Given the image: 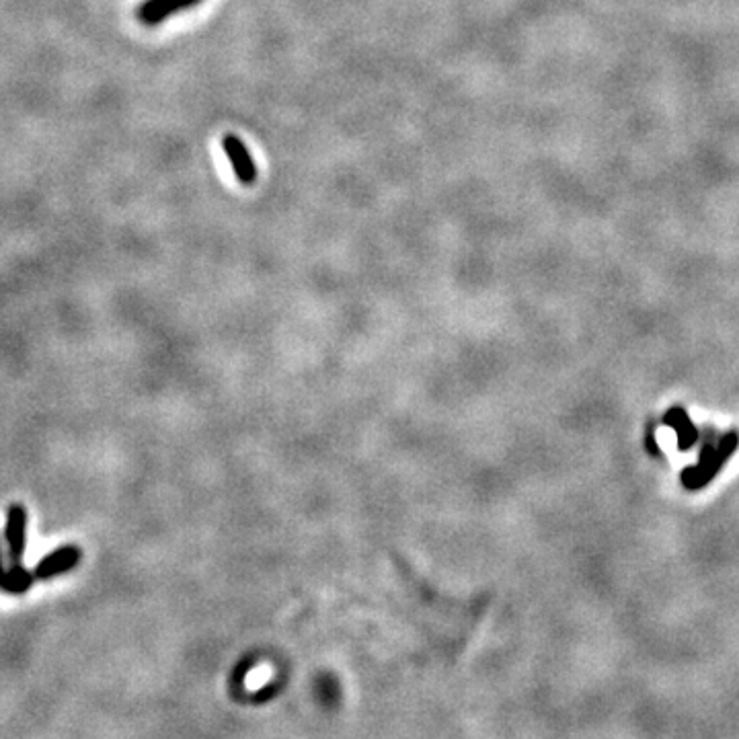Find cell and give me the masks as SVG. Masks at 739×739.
Here are the masks:
<instances>
[{
	"label": "cell",
	"instance_id": "6da1fadb",
	"mask_svg": "<svg viewBox=\"0 0 739 739\" xmlns=\"http://www.w3.org/2000/svg\"><path fill=\"white\" fill-rule=\"evenodd\" d=\"M738 446L739 433L735 430L721 435L717 444H706L700 452L697 466H688L682 471V485L690 491H698V489L711 485L713 479L725 469V464L729 462L733 452L738 450Z\"/></svg>",
	"mask_w": 739,
	"mask_h": 739
},
{
	"label": "cell",
	"instance_id": "7a4b0ae2",
	"mask_svg": "<svg viewBox=\"0 0 739 739\" xmlns=\"http://www.w3.org/2000/svg\"><path fill=\"white\" fill-rule=\"evenodd\" d=\"M4 544L11 563H21L27 546V508L23 503H11L4 522Z\"/></svg>",
	"mask_w": 739,
	"mask_h": 739
},
{
	"label": "cell",
	"instance_id": "3957f363",
	"mask_svg": "<svg viewBox=\"0 0 739 739\" xmlns=\"http://www.w3.org/2000/svg\"><path fill=\"white\" fill-rule=\"evenodd\" d=\"M81 549L76 544H66V546H60V549L47 553L33 567L38 581H47V579H54L58 575L72 571L81 563Z\"/></svg>",
	"mask_w": 739,
	"mask_h": 739
},
{
	"label": "cell",
	"instance_id": "277c9868",
	"mask_svg": "<svg viewBox=\"0 0 739 739\" xmlns=\"http://www.w3.org/2000/svg\"><path fill=\"white\" fill-rule=\"evenodd\" d=\"M222 148H224V154L228 156V161L232 164V171L236 175V179L243 185H253L255 179H257V166L253 163L246 146L236 136H224L222 138Z\"/></svg>",
	"mask_w": 739,
	"mask_h": 739
},
{
	"label": "cell",
	"instance_id": "5b68a950",
	"mask_svg": "<svg viewBox=\"0 0 739 739\" xmlns=\"http://www.w3.org/2000/svg\"><path fill=\"white\" fill-rule=\"evenodd\" d=\"M202 0H144L142 4L136 8V17L142 25H159L166 21L171 15L187 11L195 4H200Z\"/></svg>",
	"mask_w": 739,
	"mask_h": 739
},
{
	"label": "cell",
	"instance_id": "8992f818",
	"mask_svg": "<svg viewBox=\"0 0 739 739\" xmlns=\"http://www.w3.org/2000/svg\"><path fill=\"white\" fill-rule=\"evenodd\" d=\"M35 581V571L27 569L23 561L11 563V567H4V571L0 573V592L8 595H23L33 588Z\"/></svg>",
	"mask_w": 739,
	"mask_h": 739
},
{
	"label": "cell",
	"instance_id": "52a82bcc",
	"mask_svg": "<svg viewBox=\"0 0 739 739\" xmlns=\"http://www.w3.org/2000/svg\"><path fill=\"white\" fill-rule=\"evenodd\" d=\"M663 423L668 428L676 431L677 435V448L682 452L690 450L698 442V428L692 423V419L688 417V413L682 407H672L665 413Z\"/></svg>",
	"mask_w": 739,
	"mask_h": 739
},
{
	"label": "cell",
	"instance_id": "ba28073f",
	"mask_svg": "<svg viewBox=\"0 0 739 739\" xmlns=\"http://www.w3.org/2000/svg\"><path fill=\"white\" fill-rule=\"evenodd\" d=\"M4 571V553H2V542H0V573Z\"/></svg>",
	"mask_w": 739,
	"mask_h": 739
}]
</instances>
